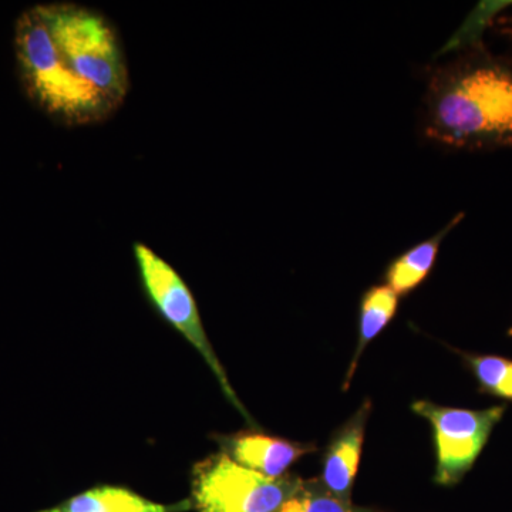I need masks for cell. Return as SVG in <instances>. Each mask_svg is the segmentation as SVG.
Instances as JSON below:
<instances>
[{
	"instance_id": "obj_1",
	"label": "cell",
	"mask_w": 512,
	"mask_h": 512,
	"mask_svg": "<svg viewBox=\"0 0 512 512\" xmlns=\"http://www.w3.org/2000/svg\"><path fill=\"white\" fill-rule=\"evenodd\" d=\"M15 50L30 99L66 126L109 120L126 101V52L97 10L72 2L26 10L16 23Z\"/></svg>"
},
{
	"instance_id": "obj_2",
	"label": "cell",
	"mask_w": 512,
	"mask_h": 512,
	"mask_svg": "<svg viewBox=\"0 0 512 512\" xmlns=\"http://www.w3.org/2000/svg\"><path fill=\"white\" fill-rule=\"evenodd\" d=\"M421 133L461 151L512 148V62L483 43L430 70Z\"/></svg>"
},
{
	"instance_id": "obj_3",
	"label": "cell",
	"mask_w": 512,
	"mask_h": 512,
	"mask_svg": "<svg viewBox=\"0 0 512 512\" xmlns=\"http://www.w3.org/2000/svg\"><path fill=\"white\" fill-rule=\"evenodd\" d=\"M302 478H269L212 454L192 468V508L198 512H276L302 484Z\"/></svg>"
},
{
	"instance_id": "obj_4",
	"label": "cell",
	"mask_w": 512,
	"mask_h": 512,
	"mask_svg": "<svg viewBox=\"0 0 512 512\" xmlns=\"http://www.w3.org/2000/svg\"><path fill=\"white\" fill-rule=\"evenodd\" d=\"M134 258L140 275L141 285L151 305L156 308L175 330L181 333L188 342L200 352L212 373L221 384L222 392L232 406L238 410L251 426H256L254 419L249 416L245 407L239 402L237 393L229 383L227 372L222 367L220 359L215 355L214 349L205 332L204 325L198 311L194 295L185 284L180 274L157 255L150 247L141 242L134 244Z\"/></svg>"
},
{
	"instance_id": "obj_5",
	"label": "cell",
	"mask_w": 512,
	"mask_h": 512,
	"mask_svg": "<svg viewBox=\"0 0 512 512\" xmlns=\"http://www.w3.org/2000/svg\"><path fill=\"white\" fill-rule=\"evenodd\" d=\"M412 410L433 427L436 447L434 483L453 487L476 463L494 427L503 419L505 406L468 410L419 400L412 404Z\"/></svg>"
},
{
	"instance_id": "obj_6",
	"label": "cell",
	"mask_w": 512,
	"mask_h": 512,
	"mask_svg": "<svg viewBox=\"0 0 512 512\" xmlns=\"http://www.w3.org/2000/svg\"><path fill=\"white\" fill-rule=\"evenodd\" d=\"M217 441L222 453L235 463L269 478L286 476L293 463L316 451L313 444L281 439L255 430L218 436Z\"/></svg>"
},
{
	"instance_id": "obj_7",
	"label": "cell",
	"mask_w": 512,
	"mask_h": 512,
	"mask_svg": "<svg viewBox=\"0 0 512 512\" xmlns=\"http://www.w3.org/2000/svg\"><path fill=\"white\" fill-rule=\"evenodd\" d=\"M372 404L366 400L359 410L335 434L326 447L322 460V476L319 481L326 490L345 501H352L363 443H365L366 424L369 420Z\"/></svg>"
},
{
	"instance_id": "obj_8",
	"label": "cell",
	"mask_w": 512,
	"mask_h": 512,
	"mask_svg": "<svg viewBox=\"0 0 512 512\" xmlns=\"http://www.w3.org/2000/svg\"><path fill=\"white\" fill-rule=\"evenodd\" d=\"M191 501L158 504L126 487L99 485L64 500L55 507L36 512H184L191 510Z\"/></svg>"
},
{
	"instance_id": "obj_9",
	"label": "cell",
	"mask_w": 512,
	"mask_h": 512,
	"mask_svg": "<svg viewBox=\"0 0 512 512\" xmlns=\"http://www.w3.org/2000/svg\"><path fill=\"white\" fill-rule=\"evenodd\" d=\"M464 218H466V212H460L433 237L414 245L413 248L407 249L402 255L394 258L384 272V284L399 296H406L416 291L426 281L436 264L444 239L461 224Z\"/></svg>"
},
{
	"instance_id": "obj_10",
	"label": "cell",
	"mask_w": 512,
	"mask_h": 512,
	"mask_svg": "<svg viewBox=\"0 0 512 512\" xmlns=\"http://www.w3.org/2000/svg\"><path fill=\"white\" fill-rule=\"evenodd\" d=\"M399 299L400 296L386 284L370 286L363 293L362 299H360L359 333H357L356 350L353 353L352 360H350L349 369L342 384V389L345 392L352 383L360 357L365 353L369 343L376 339L396 316L397 309H399Z\"/></svg>"
},
{
	"instance_id": "obj_11",
	"label": "cell",
	"mask_w": 512,
	"mask_h": 512,
	"mask_svg": "<svg viewBox=\"0 0 512 512\" xmlns=\"http://www.w3.org/2000/svg\"><path fill=\"white\" fill-rule=\"evenodd\" d=\"M276 512H379L356 507L326 490L319 480H303L301 487Z\"/></svg>"
},
{
	"instance_id": "obj_12",
	"label": "cell",
	"mask_w": 512,
	"mask_h": 512,
	"mask_svg": "<svg viewBox=\"0 0 512 512\" xmlns=\"http://www.w3.org/2000/svg\"><path fill=\"white\" fill-rule=\"evenodd\" d=\"M481 392L512 402V360L494 355L461 353Z\"/></svg>"
},
{
	"instance_id": "obj_13",
	"label": "cell",
	"mask_w": 512,
	"mask_h": 512,
	"mask_svg": "<svg viewBox=\"0 0 512 512\" xmlns=\"http://www.w3.org/2000/svg\"><path fill=\"white\" fill-rule=\"evenodd\" d=\"M495 28H497L495 30H497L501 36L507 37L512 43V15L501 16V18L495 20Z\"/></svg>"
},
{
	"instance_id": "obj_14",
	"label": "cell",
	"mask_w": 512,
	"mask_h": 512,
	"mask_svg": "<svg viewBox=\"0 0 512 512\" xmlns=\"http://www.w3.org/2000/svg\"><path fill=\"white\" fill-rule=\"evenodd\" d=\"M508 335H510L512 338V328L510 329V332H508Z\"/></svg>"
}]
</instances>
